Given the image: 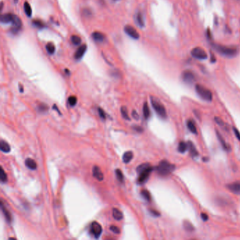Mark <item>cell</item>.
<instances>
[{"instance_id":"60d3db41","label":"cell","mask_w":240,"mask_h":240,"mask_svg":"<svg viewBox=\"0 0 240 240\" xmlns=\"http://www.w3.org/2000/svg\"><path fill=\"white\" fill-rule=\"evenodd\" d=\"M133 129L135 130L136 132H137V133H142V132H143V129L140 126H133Z\"/></svg>"},{"instance_id":"1f68e13d","label":"cell","mask_w":240,"mask_h":240,"mask_svg":"<svg viewBox=\"0 0 240 240\" xmlns=\"http://www.w3.org/2000/svg\"><path fill=\"white\" fill-rule=\"evenodd\" d=\"M71 42H73V45H80L81 39H80V37H78V36H77V35L71 36Z\"/></svg>"},{"instance_id":"d6986e66","label":"cell","mask_w":240,"mask_h":240,"mask_svg":"<svg viewBox=\"0 0 240 240\" xmlns=\"http://www.w3.org/2000/svg\"><path fill=\"white\" fill-rule=\"evenodd\" d=\"M133 158V153L131 151H128L124 153L123 156V161L125 164H128Z\"/></svg>"},{"instance_id":"ac0fdd59","label":"cell","mask_w":240,"mask_h":240,"mask_svg":"<svg viewBox=\"0 0 240 240\" xmlns=\"http://www.w3.org/2000/svg\"><path fill=\"white\" fill-rule=\"evenodd\" d=\"M135 19H136V22L137 23V25L140 26L141 28L145 27V19H144L143 15L141 12H138L137 14H136L135 16Z\"/></svg>"},{"instance_id":"9c48e42d","label":"cell","mask_w":240,"mask_h":240,"mask_svg":"<svg viewBox=\"0 0 240 240\" xmlns=\"http://www.w3.org/2000/svg\"><path fill=\"white\" fill-rule=\"evenodd\" d=\"M182 79L188 84H192L195 81V75L191 71H185L182 73Z\"/></svg>"},{"instance_id":"816d5d0a","label":"cell","mask_w":240,"mask_h":240,"mask_svg":"<svg viewBox=\"0 0 240 240\" xmlns=\"http://www.w3.org/2000/svg\"><path fill=\"white\" fill-rule=\"evenodd\" d=\"M114 1H118V0H114Z\"/></svg>"},{"instance_id":"ffe728a7","label":"cell","mask_w":240,"mask_h":240,"mask_svg":"<svg viewBox=\"0 0 240 240\" xmlns=\"http://www.w3.org/2000/svg\"><path fill=\"white\" fill-rule=\"evenodd\" d=\"M92 37L97 42H102L105 39L104 35L100 32H94L92 34Z\"/></svg>"},{"instance_id":"bcb514c9","label":"cell","mask_w":240,"mask_h":240,"mask_svg":"<svg viewBox=\"0 0 240 240\" xmlns=\"http://www.w3.org/2000/svg\"><path fill=\"white\" fill-rule=\"evenodd\" d=\"M207 37L209 38V39H211V33L210 32L209 29L207 30Z\"/></svg>"},{"instance_id":"74e56055","label":"cell","mask_w":240,"mask_h":240,"mask_svg":"<svg viewBox=\"0 0 240 240\" xmlns=\"http://www.w3.org/2000/svg\"><path fill=\"white\" fill-rule=\"evenodd\" d=\"M98 113H99V115L101 118L105 120L106 118V113L104 112V110H103L102 108L99 107L98 108Z\"/></svg>"},{"instance_id":"484cf974","label":"cell","mask_w":240,"mask_h":240,"mask_svg":"<svg viewBox=\"0 0 240 240\" xmlns=\"http://www.w3.org/2000/svg\"><path fill=\"white\" fill-rule=\"evenodd\" d=\"M23 6L24 11H25L26 15H27L28 17H31V16H32V9H31L30 4L28 3V2H25Z\"/></svg>"},{"instance_id":"5bb4252c","label":"cell","mask_w":240,"mask_h":240,"mask_svg":"<svg viewBox=\"0 0 240 240\" xmlns=\"http://www.w3.org/2000/svg\"><path fill=\"white\" fill-rule=\"evenodd\" d=\"M1 209H2V213H3V214L4 215V218H5V219L7 222H8L9 223H11V221H12V217H11V215L9 211H8V209L4 206V205L3 204V203H2V201L1 202Z\"/></svg>"},{"instance_id":"83f0119b","label":"cell","mask_w":240,"mask_h":240,"mask_svg":"<svg viewBox=\"0 0 240 240\" xmlns=\"http://www.w3.org/2000/svg\"><path fill=\"white\" fill-rule=\"evenodd\" d=\"M141 195L144 199H145L146 201H150L151 199H152L149 192L148 190H146V189H142V190L141 191Z\"/></svg>"},{"instance_id":"2e32d148","label":"cell","mask_w":240,"mask_h":240,"mask_svg":"<svg viewBox=\"0 0 240 240\" xmlns=\"http://www.w3.org/2000/svg\"><path fill=\"white\" fill-rule=\"evenodd\" d=\"M0 149L4 153H9L11 151V147L8 142H6L4 140H1V141H0Z\"/></svg>"},{"instance_id":"d4e9b609","label":"cell","mask_w":240,"mask_h":240,"mask_svg":"<svg viewBox=\"0 0 240 240\" xmlns=\"http://www.w3.org/2000/svg\"><path fill=\"white\" fill-rule=\"evenodd\" d=\"M187 126H188V129L189 130V131H190L191 133H192L193 134L197 133V130H196L195 124H194L192 121H190V120L187 122Z\"/></svg>"},{"instance_id":"6da1fadb","label":"cell","mask_w":240,"mask_h":240,"mask_svg":"<svg viewBox=\"0 0 240 240\" xmlns=\"http://www.w3.org/2000/svg\"><path fill=\"white\" fill-rule=\"evenodd\" d=\"M176 168L175 165L170 164L168 161H161L157 167L158 173L161 176H167L173 172Z\"/></svg>"},{"instance_id":"e0dca14e","label":"cell","mask_w":240,"mask_h":240,"mask_svg":"<svg viewBox=\"0 0 240 240\" xmlns=\"http://www.w3.org/2000/svg\"><path fill=\"white\" fill-rule=\"evenodd\" d=\"M113 217L116 220H121L123 218V214L120 210L116 208H114L112 209Z\"/></svg>"},{"instance_id":"30bf717a","label":"cell","mask_w":240,"mask_h":240,"mask_svg":"<svg viewBox=\"0 0 240 240\" xmlns=\"http://www.w3.org/2000/svg\"><path fill=\"white\" fill-rule=\"evenodd\" d=\"M230 192L235 194H240V182H234L227 186Z\"/></svg>"},{"instance_id":"4316f807","label":"cell","mask_w":240,"mask_h":240,"mask_svg":"<svg viewBox=\"0 0 240 240\" xmlns=\"http://www.w3.org/2000/svg\"><path fill=\"white\" fill-rule=\"evenodd\" d=\"M183 226H184V230H185L186 231H188V232H193L194 230V227L192 225V223L189 221H184Z\"/></svg>"},{"instance_id":"cb8c5ba5","label":"cell","mask_w":240,"mask_h":240,"mask_svg":"<svg viewBox=\"0 0 240 240\" xmlns=\"http://www.w3.org/2000/svg\"><path fill=\"white\" fill-rule=\"evenodd\" d=\"M143 115L145 119H148L150 116V109L147 102H145L143 106Z\"/></svg>"},{"instance_id":"5b68a950","label":"cell","mask_w":240,"mask_h":240,"mask_svg":"<svg viewBox=\"0 0 240 240\" xmlns=\"http://www.w3.org/2000/svg\"><path fill=\"white\" fill-rule=\"evenodd\" d=\"M152 170H153L152 167L150 165V166L148 167L147 168H146L145 170H144L141 172H140V173H139L140 176H139L138 180H137L138 184H142L144 183H145V182L148 180L149 177L151 173H152Z\"/></svg>"},{"instance_id":"d590c367","label":"cell","mask_w":240,"mask_h":240,"mask_svg":"<svg viewBox=\"0 0 240 240\" xmlns=\"http://www.w3.org/2000/svg\"><path fill=\"white\" fill-rule=\"evenodd\" d=\"M49 109V107L47 104H40L39 106H38V111L41 113H45L47 111V110Z\"/></svg>"},{"instance_id":"f907efd6","label":"cell","mask_w":240,"mask_h":240,"mask_svg":"<svg viewBox=\"0 0 240 240\" xmlns=\"http://www.w3.org/2000/svg\"><path fill=\"white\" fill-rule=\"evenodd\" d=\"M14 2H15V3H17V2H18V0H14Z\"/></svg>"},{"instance_id":"44dd1931","label":"cell","mask_w":240,"mask_h":240,"mask_svg":"<svg viewBox=\"0 0 240 240\" xmlns=\"http://www.w3.org/2000/svg\"><path fill=\"white\" fill-rule=\"evenodd\" d=\"M216 135L218 137V140H219V141H220V144H221L223 148L224 149L225 151H230V146L227 145L226 142H225V140H224V139H223L222 135H220V134L219 133V132H218V131H216Z\"/></svg>"},{"instance_id":"7dc6e473","label":"cell","mask_w":240,"mask_h":240,"mask_svg":"<svg viewBox=\"0 0 240 240\" xmlns=\"http://www.w3.org/2000/svg\"><path fill=\"white\" fill-rule=\"evenodd\" d=\"M53 109H56V111H58L59 112V114H60V115H61V113H60V111H59V110L58 109V107H57L56 106V104H54V106H53Z\"/></svg>"},{"instance_id":"d6a6232c","label":"cell","mask_w":240,"mask_h":240,"mask_svg":"<svg viewBox=\"0 0 240 240\" xmlns=\"http://www.w3.org/2000/svg\"><path fill=\"white\" fill-rule=\"evenodd\" d=\"M0 180L2 183H5L7 182V175L4 171L3 168H1V174H0Z\"/></svg>"},{"instance_id":"ab89813d","label":"cell","mask_w":240,"mask_h":240,"mask_svg":"<svg viewBox=\"0 0 240 240\" xmlns=\"http://www.w3.org/2000/svg\"><path fill=\"white\" fill-rule=\"evenodd\" d=\"M233 130L235 136H236V137L237 138V140L240 141V132L236 128H233Z\"/></svg>"},{"instance_id":"4fadbf2b","label":"cell","mask_w":240,"mask_h":240,"mask_svg":"<svg viewBox=\"0 0 240 240\" xmlns=\"http://www.w3.org/2000/svg\"><path fill=\"white\" fill-rule=\"evenodd\" d=\"M16 15L13 14H5L1 16V22L2 23H13Z\"/></svg>"},{"instance_id":"4dcf8cb0","label":"cell","mask_w":240,"mask_h":240,"mask_svg":"<svg viewBox=\"0 0 240 240\" xmlns=\"http://www.w3.org/2000/svg\"><path fill=\"white\" fill-rule=\"evenodd\" d=\"M46 49L47 52L50 54H53L55 52V48L54 45L53 43H48V44L46 45Z\"/></svg>"},{"instance_id":"8d00e7d4","label":"cell","mask_w":240,"mask_h":240,"mask_svg":"<svg viewBox=\"0 0 240 240\" xmlns=\"http://www.w3.org/2000/svg\"><path fill=\"white\" fill-rule=\"evenodd\" d=\"M33 24L35 26V27H37L38 28H42L45 26V24L40 20H34L33 21Z\"/></svg>"},{"instance_id":"8992f818","label":"cell","mask_w":240,"mask_h":240,"mask_svg":"<svg viewBox=\"0 0 240 240\" xmlns=\"http://www.w3.org/2000/svg\"><path fill=\"white\" fill-rule=\"evenodd\" d=\"M191 54L192 56L194 57V58L197 59H201V60L206 59H207L208 57L207 54H206V52L202 49V48H200V47L194 48V49L192 50Z\"/></svg>"},{"instance_id":"ee69618b","label":"cell","mask_w":240,"mask_h":240,"mask_svg":"<svg viewBox=\"0 0 240 240\" xmlns=\"http://www.w3.org/2000/svg\"><path fill=\"white\" fill-rule=\"evenodd\" d=\"M132 116H133V118H135L136 120L139 119V115H138L136 111H133V112H132Z\"/></svg>"},{"instance_id":"c3c4849f","label":"cell","mask_w":240,"mask_h":240,"mask_svg":"<svg viewBox=\"0 0 240 240\" xmlns=\"http://www.w3.org/2000/svg\"><path fill=\"white\" fill-rule=\"evenodd\" d=\"M211 55H212V58H211V61H212V62H215V61H216V59H215V56H214V55H213V54H211Z\"/></svg>"},{"instance_id":"f1b7e54d","label":"cell","mask_w":240,"mask_h":240,"mask_svg":"<svg viewBox=\"0 0 240 240\" xmlns=\"http://www.w3.org/2000/svg\"><path fill=\"white\" fill-rule=\"evenodd\" d=\"M121 112L122 116L123 117L124 119L127 120V121H130V118L128 113V109H127V108L126 106L121 107Z\"/></svg>"},{"instance_id":"8fae6325","label":"cell","mask_w":240,"mask_h":240,"mask_svg":"<svg viewBox=\"0 0 240 240\" xmlns=\"http://www.w3.org/2000/svg\"><path fill=\"white\" fill-rule=\"evenodd\" d=\"M92 175L93 177H95L99 181H102L104 180V175H103V172H102V170H100V168L97 165H95L92 168Z\"/></svg>"},{"instance_id":"52a82bcc","label":"cell","mask_w":240,"mask_h":240,"mask_svg":"<svg viewBox=\"0 0 240 240\" xmlns=\"http://www.w3.org/2000/svg\"><path fill=\"white\" fill-rule=\"evenodd\" d=\"M90 231L95 238L98 239L102 233V227L97 222H92L90 225Z\"/></svg>"},{"instance_id":"7a4b0ae2","label":"cell","mask_w":240,"mask_h":240,"mask_svg":"<svg viewBox=\"0 0 240 240\" xmlns=\"http://www.w3.org/2000/svg\"><path fill=\"white\" fill-rule=\"evenodd\" d=\"M212 47H213V49L216 50L219 54L227 57L234 56L235 55L237 54V49L236 48L225 47L223 46V45L214 44V43L212 44Z\"/></svg>"},{"instance_id":"ba28073f","label":"cell","mask_w":240,"mask_h":240,"mask_svg":"<svg viewBox=\"0 0 240 240\" xmlns=\"http://www.w3.org/2000/svg\"><path fill=\"white\" fill-rule=\"evenodd\" d=\"M124 31L126 32V33L128 35H129L130 37H131L132 38L135 40H138L140 38V34H139L135 28H133V26L131 25H126L124 28Z\"/></svg>"},{"instance_id":"f6af8a7d","label":"cell","mask_w":240,"mask_h":240,"mask_svg":"<svg viewBox=\"0 0 240 240\" xmlns=\"http://www.w3.org/2000/svg\"><path fill=\"white\" fill-rule=\"evenodd\" d=\"M201 218H202L203 220H204V221H206L208 219V215L206 214V213H201Z\"/></svg>"},{"instance_id":"7402d4cb","label":"cell","mask_w":240,"mask_h":240,"mask_svg":"<svg viewBox=\"0 0 240 240\" xmlns=\"http://www.w3.org/2000/svg\"><path fill=\"white\" fill-rule=\"evenodd\" d=\"M188 149H189V153H190V154L194 157H197V156L199 155V153L197 152V150H196L195 146L194 145V144L192 142V141H189V142L188 143Z\"/></svg>"},{"instance_id":"7bdbcfd3","label":"cell","mask_w":240,"mask_h":240,"mask_svg":"<svg viewBox=\"0 0 240 240\" xmlns=\"http://www.w3.org/2000/svg\"><path fill=\"white\" fill-rule=\"evenodd\" d=\"M215 122H216V123H218L219 126H223L224 125V123H223V121H222L221 119L219 118H215Z\"/></svg>"},{"instance_id":"f35d334b","label":"cell","mask_w":240,"mask_h":240,"mask_svg":"<svg viewBox=\"0 0 240 240\" xmlns=\"http://www.w3.org/2000/svg\"><path fill=\"white\" fill-rule=\"evenodd\" d=\"M110 230L115 234H119L120 232H121L120 231V229L117 226H116V225H111V226L110 227Z\"/></svg>"},{"instance_id":"836d02e7","label":"cell","mask_w":240,"mask_h":240,"mask_svg":"<svg viewBox=\"0 0 240 240\" xmlns=\"http://www.w3.org/2000/svg\"><path fill=\"white\" fill-rule=\"evenodd\" d=\"M77 101L78 100H77V98L75 96H71V97H69L68 99V104L71 106H75V104H77Z\"/></svg>"},{"instance_id":"277c9868","label":"cell","mask_w":240,"mask_h":240,"mask_svg":"<svg viewBox=\"0 0 240 240\" xmlns=\"http://www.w3.org/2000/svg\"><path fill=\"white\" fill-rule=\"evenodd\" d=\"M195 89L196 93L202 99L207 102H211L213 100V94L208 89L201 85H196Z\"/></svg>"},{"instance_id":"603a6c76","label":"cell","mask_w":240,"mask_h":240,"mask_svg":"<svg viewBox=\"0 0 240 240\" xmlns=\"http://www.w3.org/2000/svg\"><path fill=\"white\" fill-rule=\"evenodd\" d=\"M188 149V145L184 141H180L178 145V148H177V150H178L179 152H180L182 153H183L184 152H187V150Z\"/></svg>"},{"instance_id":"3957f363","label":"cell","mask_w":240,"mask_h":240,"mask_svg":"<svg viewBox=\"0 0 240 240\" xmlns=\"http://www.w3.org/2000/svg\"><path fill=\"white\" fill-rule=\"evenodd\" d=\"M151 103H152L153 109H154L158 116L161 118H165L167 116V113L165 108L162 103L153 97H151Z\"/></svg>"},{"instance_id":"681fc988","label":"cell","mask_w":240,"mask_h":240,"mask_svg":"<svg viewBox=\"0 0 240 240\" xmlns=\"http://www.w3.org/2000/svg\"><path fill=\"white\" fill-rule=\"evenodd\" d=\"M20 92H23V87H21V86H20Z\"/></svg>"},{"instance_id":"f546056e","label":"cell","mask_w":240,"mask_h":240,"mask_svg":"<svg viewBox=\"0 0 240 240\" xmlns=\"http://www.w3.org/2000/svg\"><path fill=\"white\" fill-rule=\"evenodd\" d=\"M115 172H116V176L117 179L118 180V181L121 182V183H123V182H124V176H123V172H122V171H121V170L116 169V170H115Z\"/></svg>"},{"instance_id":"b9f144b4","label":"cell","mask_w":240,"mask_h":240,"mask_svg":"<svg viewBox=\"0 0 240 240\" xmlns=\"http://www.w3.org/2000/svg\"><path fill=\"white\" fill-rule=\"evenodd\" d=\"M149 211H150V213H152V214L153 215V216L158 217V216H159V215H160V213H158V211H157L153 210V209H150Z\"/></svg>"},{"instance_id":"9a60e30c","label":"cell","mask_w":240,"mask_h":240,"mask_svg":"<svg viewBox=\"0 0 240 240\" xmlns=\"http://www.w3.org/2000/svg\"><path fill=\"white\" fill-rule=\"evenodd\" d=\"M25 164L26 165V167H27L28 168H29L30 170H34L37 168V164H36L35 161L30 158H28L25 160Z\"/></svg>"},{"instance_id":"7c38bea8","label":"cell","mask_w":240,"mask_h":240,"mask_svg":"<svg viewBox=\"0 0 240 240\" xmlns=\"http://www.w3.org/2000/svg\"><path fill=\"white\" fill-rule=\"evenodd\" d=\"M86 50H87V46H86V45H83L79 47L78 49H77V51L75 52V54H74L75 59L77 60L80 59L83 56V55L85 54Z\"/></svg>"},{"instance_id":"e575fe53","label":"cell","mask_w":240,"mask_h":240,"mask_svg":"<svg viewBox=\"0 0 240 240\" xmlns=\"http://www.w3.org/2000/svg\"><path fill=\"white\" fill-rule=\"evenodd\" d=\"M150 165L149 164H141L139 165V166L137 168V172H138V173H140V172H141L142 170H145L146 168H147L148 167H149Z\"/></svg>"}]
</instances>
